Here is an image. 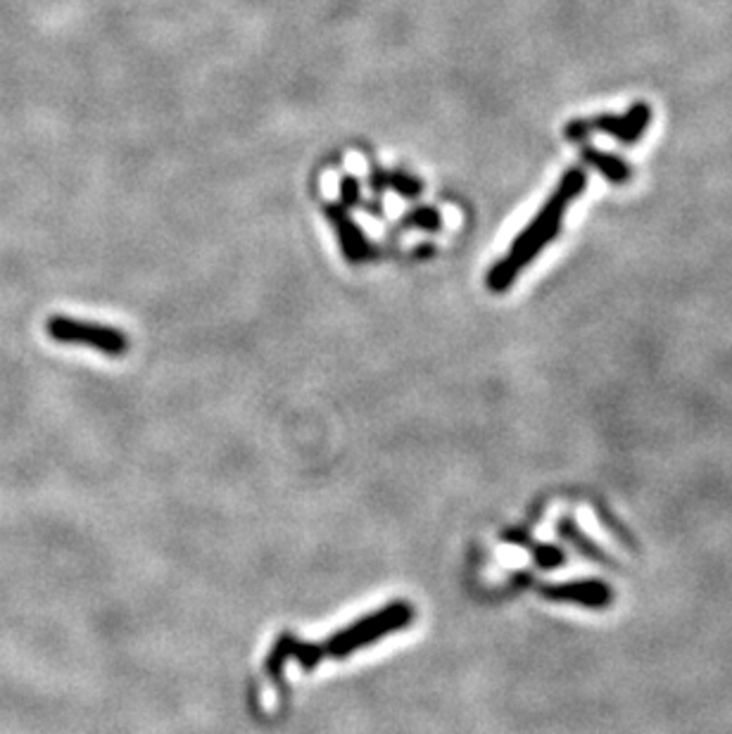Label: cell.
<instances>
[{
	"label": "cell",
	"instance_id": "obj_1",
	"mask_svg": "<svg viewBox=\"0 0 732 734\" xmlns=\"http://www.w3.org/2000/svg\"><path fill=\"white\" fill-rule=\"evenodd\" d=\"M585 189H587L585 169L571 167L562 177V181L556 183V189L548 197V203L542 205V210L530 219L523 232L514 238L509 252L487 271L485 279L487 291L491 293L509 291L514 281L519 279V273L533 262L544 248H548V245L559 236V232H562L568 207L585 193Z\"/></svg>",
	"mask_w": 732,
	"mask_h": 734
},
{
	"label": "cell",
	"instance_id": "obj_6",
	"mask_svg": "<svg viewBox=\"0 0 732 734\" xmlns=\"http://www.w3.org/2000/svg\"><path fill=\"white\" fill-rule=\"evenodd\" d=\"M540 595L559 603H578V607L605 611L613 601V589L605 580H576L559 585H540Z\"/></svg>",
	"mask_w": 732,
	"mask_h": 734
},
{
	"label": "cell",
	"instance_id": "obj_4",
	"mask_svg": "<svg viewBox=\"0 0 732 734\" xmlns=\"http://www.w3.org/2000/svg\"><path fill=\"white\" fill-rule=\"evenodd\" d=\"M46 330L55 342L83 345V348L105 352L110 357H122L128 350V338L120 328L69 319V316H50Z\"/></svg>",
	"mask_w": 732,
	"mask_h": 734
},
{
	"label": "cell",
	"instance_id": "obj_14",
	"mask_svg": "<svg viewBox=\"0 0 732 734\" xmlns=\"http://www.w3.org/2000/svg\"><path fill=\"white\" fill-rule=\"evenodd\" d=\"M360 200H362V185H360V179H354V177H342L340 179V205H346L348 210L354 207V205H360Z\"/></svg>",
	"mask_w": 732,
	"mask_h": 734
},
{
	"label": "cell",
	"instance_id": "obj_2",
	"mask_svg": "<svg viewBox=\"0 0 732 734\" xmlns=\"http://www.w3.org/2000/svg\"><path fill=\"white\" fill-rule=\"evenodd\" d=\"M412 621H414L412 603L409 601H393L391 607H385L376 613L362 618V621H357L354 625L336 632L331 640L322 642L324 656H331V658L350 656L357 650H362V646H369V644H373L385 635H393V632H397V630L409 628Z\"/></svg>",
	"mask_w": 732,
	"mask_h": 734
},
{
	"label": "cell",
	"instance_id": "obj_7",
	"mask_svg": "<svg viewBox=\"0 0 732 734\" xmlns=\"http://www.w3.org/2000/svg\"><path fill=\"white\" fill-rule=\"evenodd\" d=\"M581 157H583L585 167L595 169L597 174H601L613 185H623L628 181H633V167H630L619 155L597 150L593 146H587V143L583 140L581 143Z\"/></svg>",
	"mask_w": 732,
	"mask_h": 734
},
{
	"label": "cell",
	"instance_id": "obj_8",
	"mask_svg": "<svg viewBox=\"0 0 732 734\" xmlns=\"http://www.w3.org/2000/svg\"><path fill=\"white\" fill-rule=\"evenodd\" d=\"M505 538L511 540V542H519L523 544L526 550L536 556L538 561V566L544 568V571H554V568H562L566 564V554L559 550V546L554 544H540V542H530L528 535H523V532H505Z\"/></svg>",
	"mask_w": 732,
	"mask_h": 734
},
{
	"label": "cell",
	"instance_id": "obj_5",
	"mask_svg": "<svg viewBox=\"0 0 732 734\" xmlns=\"http://www.w3.org/2000/svg\"><path fill=\"white\" fill-rule=\"evenodd\" d=\"M324 217L331 222V228L340 245V252L350 264H364L373 255H376V250H373V242L364 234V228L352 219V214L348 212L346 205H340V203L324 205Z\"/></svg>",
	"mask_w": 732,
	"mask_h": 734
},
{
	"label": "cell",
	"instance_id": "obj_11",
	"mask_svg": "<svg viewBox=\"0 0 732 734\" xmlns=\"http://www.w3.org/2000/svg\"><path fill=\"white\" fill-rule=\"evenodd\" d=\"M291 656L297 660L300 668L303 670H314L322 660H324V650L322 644H314V642H303L293 635L291 642Z\"/></svg>",
	"mask_w": 732,
	"mask_h": 734
},
{
	"label": "cell",
	"instance_id": "obj_12",
	"mask_svg": "<svg viewBox=\"0 0 732 734\" xmlns=\"http://www.w3.org/2000/svg\"><path fill=\"white\" fill-rule=\"evenodd\" d=\"M387 191H395L402 197L414 200L424 193V183L407 174V171H387Z\"/></svg>",
	"mask_w": 732,
	"mask_h": 734
},
{
	"label": "cell",
	"instance_id": "obj_9",
	"mask_svg": "<svg viewBox=\"0 0 732 734\" xmlns=\"http://www.w3.org/2000/svg\"><path fill=\"white\" fill-rule=\"evenodd\" d=\"M559 535H562V540H566V542H571L573 546H576V550L583 556L593 558V561H599V564L613 566V558H609L605 552H601L593 540H587L583 535V532H581V528L576 526V521H571V518H562V521H559Z\"/></svg>",
	"mask_w": 732,
	"mask_h": 734
},
{
	"label": "cell",
	"instance_id": "obj_13",
	"mask_svg": "<svg viewBox=\"0 0 732 734\" xmlns=\"http://www.w3.org/2000/svg\"><path fill=\"white\" fill-rule=\"evenodd\" d=\"M291 642H293V635H281L279 642L274 644V650H271V654L267 656V673L274 680H281V673H283L285 664H289V658H293L291 656Z\"/></svg>",
	"mask_w": 732,
	"mask_h": 734
},
{
	"label": "cell",
	"instance_id": "obj_3",
	"mask_svg": "<svg viewBox=\"0 0 732 734\" xmlns=\"http://www.w3.org/2000/svg\"><path fill=\"white\" fill-rule=\"evenodd\" d=\"M652 105L647 103H635L630 105L623 114H595V117H581L571 120L564 128V136L571 143H583L587 136L601 134L611 136L613 140L623 143V146H635V143L647 134L652 124Z\"/></svg>",
	"mask_w": 732,
	"mask_h": 734
},
{
	"label": "cell",
	"instance_id": "obj_10",
	"mask_svg": "<svg viewBox=\"0 0 732 734\" xmlns=\"http://www.w3.org/2000/svg\"><path fill=\"white\" fill-rule=\"evenodd\" d=\"M399 226L402 228H416V232L436 234V232H440V228H442V217H440L438 210L419 205V207H414L412 212H407L405 217H402Z\"/></svg>",
	"mask_w": 732,
	"mask_h": 734
}]
</instances>
